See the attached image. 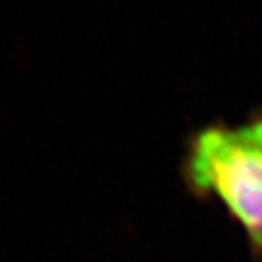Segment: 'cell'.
<instances>
[{
	"label": "cell",
	"mask_w": 262,
	"mask_h": 262,
	"mask_svg": "<svg viewBox=\"0 0 262 262\" xmlns=\"http://www.w3.org/2000/svg\"><path fill=\"white\" fill-rule=\"evenodd\" d=\"M182 177L199 199H215L262 258V111L241 124L215 122L195 131Z\"/></svg>",
	"instance_id": "6da1fadb"
}]
</instances>
